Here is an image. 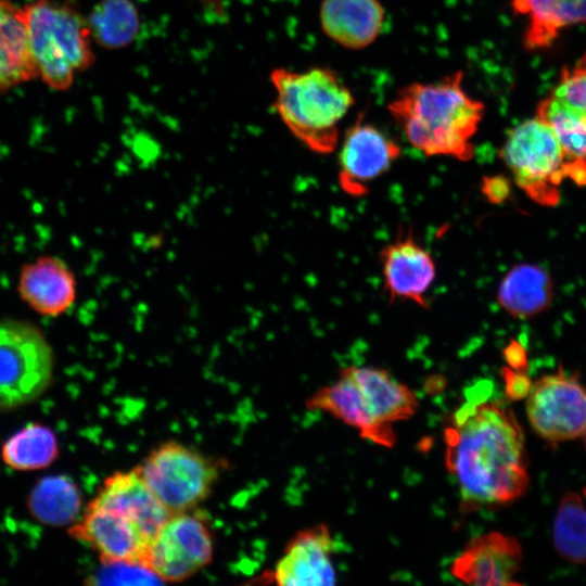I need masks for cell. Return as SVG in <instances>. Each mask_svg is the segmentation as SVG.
<instances>
[{
  "mask_svg": "<svg viewBox=\"0 0 586 586\" xmlns=\"http://www.w3.org/2000/svg\"><path fill=\"white\" fill-rule=\"evenodd\" d=\"M446 467L455 476L464 513L514 502L530 477L523 430L499 400L469 399L445 431Z\"/></svg>",
  "mask_w": 586,
  "mask_h": 586,
  "instance_id": "cell-1",
  "label": "cell"
},
{
  "mask_svg": "<svg viewBox=\"0 0 586 586\" xmlns=\"http://www.w3.org/2000/svg\"><path fill=\"white\" fill-rule=\"evenodd\" d=\"M387 111L407 141L425 155L469 161L485 105L466 92L463 73L457 71L433 82L402 87Z\"/></svg>",
  "mask_w": 586,
  "mask_h": 586,
  "instance_id": "cell-2",
  "label": "cell"
},
{
  "mask_svg": "<svg viewBox=\"0 0 586 586\" xmlns=\"http://www.w3.org/2000/svg\"><path fill=\"white\" fill-rule=\"evenodd\" d=\"M269 77L273 109L290 132L314 152H333L339 125L355 103L343 79L329 67H276Z\"/></svg>",
  "mask_w": 586,
  "mask_h": 586,
  "instance_id": "cell-3",
  "label": "cell"
},
{
  "mask_svg": "<svg viewBox=\"0 0 586 586\" xmlns=\"http://www.w3.org/2000/svg\"><path fill=\"white\" fill-rule=\"evenodd\" d=\"M38 77L65 91L94 62L87 17L71 0H33L22 5Z\"/></svg>",
  "mask_w": 586,
  "mask_h": 586,
  "instance_id": "cell-4",
  "label": "cell"
},
{
  "mask_svg": "<svg viewBox=\"0 0 586 586\" xmlns=\"http://www.w3.org/2000/svg\"><path fill=\"white\" fill-rule=\"evenodd\" d=\"M226 467L225 459L178 441H166L133 469L173 514L195 509L205 501Z\"/></svg>",
  "mask_w": 586,
  "mask_h": 586,
  "instance_id": "cell-5",
  "label": "cell"
},
{
  "mask_svg": "<svg viewBox=\"0 0 586 586\" xmlns=\"http://www.w3.org/2000/svg\"><path fill=\"white\" fill-rule=\"evenodd\" d=\"M514 182L535 203L551 207L560 202V186L569 160L552 128L534 116L515 126L499 150Z\"/></svg>",
  "mask_w": 586,
  "mask_h": 586,
  "instance_id": "cell-6",
  "label": "cell"
},
{
  "mask_svg": "<svg viewBox=\"0 0 586 586\" xmlns=\"http://www.w3.org/2000/svg\"><path fill=\"white\" fill-rule=\"evenodd\" d=\"M53 349L34 323L0 319V410L9 411L38 399L50 386Z\"/></svg>",
  "mask_w": 586,
  "mask_h": 586,
  "instance_id": "cell-7",
  "label": "cell"
},
{
  "mask_svg": "<svg viewBox=\"0 0 586 586\" xmlns=\"http://www.w3.org/2000/svg\"><path fill=\"white\" fill-rule=\"evenodd\" d=\"M214 557V536L207 517L192 509L177 512L160 527L150 540L143 564L161 582H183Z\"/></svg>",
  "mask_w": 586,
  "mask_h": 586,
  "instance_id": "cell-8",
  "label": "cell"
},
{
  "mask_svg": "<svg viewBox=\"0 0 586 586\" xmlns=\"http://www.w3.org/2000/svg\"><path fill=\"white\" fill-rule=\"evenodd\" d=\"M526 416L534 432L551 446L586 432V386L563 368L532 383Z\"/></svg>",
  "mask_w": 586,
  "mask_h": 586,
  "instance_id": "cell-9",
  "label": "cell"
},
{
  "mask_svg": "<svg viewBox=\"0 0 586 586\" xmlns=\"http://www.w3.org/2000/svg\"><path fill=\"white\" fill-rule=\"evenodd\" d=\"M535 116L558 137L571 169H586V51L559 79L536 107Z\"/></svg>",
  "mask_w": 586,
  "mask_h": 586,
  "instance_id": "cell-10",
  "label": "cell"
},
{
  "mask_svg": "<svg viewBox=\"0 0 586 586\" xmlns=\"http://www.w3.org/2000/svg\"><path fill=\"white\" fill-rule=\"evenodd\" d=\"M399 154L395 141L359 116L345 131L340 149L341 188L349 195L366 194L369 183L387 171Z\"/></svg>",
  "mask_w": 586,
  "mask_h": 586,
  "instance_id": "cell-11",
  "label": "cell"
},
{
  "mask_svg": "<svg viewBox=\"0 0 586 586\" xmlns=\"http://www.w3.org/2000/svg\"><path fill=\"white\" fill-rule=\"evenodd\" d=\"M74 539L88 545L101 563H142L149 545L138 525L120 512L89 501L79 519L68 528Z\"/></svg>",
  "mask_w": 586,
  "mask_h": 586,
  "instance_id": "cell-12",
  "label": "cell"
},
{
  "mask_svg": "<svg viewBox=\"0 0 586 586\" xmlns=\"http://www.w3.org/2000/svg\"><path fill=\"white\" fill-rule=\"evenodd\" d=\"M333 540L324 524L297 532L271 571L262 575L266 583L281 586H322L335 584L331 560Z\"/></svg>",
  "mask_w": 586,
  "mask_h": 586,
  "instance_id": "cell-13",
  "label": "cell"
},
{
  "mask_svg": "<svg viewBox=\"0 0 586 586\" xmlns=\"http://www.w3.org/2000/svg\"><path fill=\"white\" fill-rule=\"evenodd\" d=\"M523 560L519 540L500 532L473 537L455 558L450 572L457 579L476 586L520 585L514 581Z\"/></svg>",
  "mask_w": 586,
  "mask_h": 586,
  "instance_id": "cell-14",
  "label": "cell"
},
{
  "mask_svg": "<svg viewBox=\"0 0 586 586\" xmlns=\"http://www.w3.org/2000/svg\"><path fill=\"white\" fill-rule=\"evenodd\" d=\"M384 291L391 303L411 301L429 308L424 294L436 268L432 256L408 233L385 245L380 253Z\"/></svg>",
  "mask_w": 586,
  "mask_h": 586,
  "instance_id": "cell-15",
  "label": "cell"
},
{
  "mask_svg": "<svg viewBox=\"0 0 586 586\" xmlns=\"http://www.w3.org/2000/svg\"><path fill=\"white\" fill-rule=\"evenodd\" d=\"M17 292L35 313L58 317L75 303L77 281L69 266L54 255H41L21 268Z\"/></svg>",
  "mask_w": 586,
  "mask_h": 586,
  "instance_id": "cell-16",
  "label": "cell"
},
{
  "mask_svg": "<svg viewBox=\"0 0 586 586\" xmlns=\"http://www.w3.org/2000/svg\"><path fill=\"white\" fill-rule=\"evenodd\" d=\"M90 502L116 510L129 518L149 543L171 514L146 487L135 469L109 475Z\"/></svg>",
  "mask_w": 586,
  "mask_h": 586,
  "instance_id": "cell-17",
  "label": "cell"
},
{
  "mask_svg": "<svg viewBox=\"0 0 586 586\" xmlns=\"http://www.w3.org/2000/svg\"><path fill=\"white\" fill-rule=\"evenodd\" d=\"M319 20L331 40L345 49L359 50L380 36L385 11L379 0H322Z\"/></svg>",
  "mask_w": 586,
  "mask_h": 586,
  "instance_id": "cell-18",
  "label": "cell"
},
{
  "mask_svg": "<svg viewBox=\"0 0 586 586\" xmlns=\"http://www.w3.org/2000/svg\"><path fill=\"white\" fill-rule=\"evenodd\" d=\"M310 410L331 413L356 428L360 436L384 447H393L396 435L392 425L382 424L369 412L356 384L343 372L336 382L320 387L305 402Z\"/></svg>",
  "mask_w": 586,
  "mask_h": 586,
  "instance_id": "cell-19",
  "label": "cell"
},
{
  "mask_svg": "<svg viewBox=\"0 0 586 586\" xmlns=\"http://www.w3.org/2000/svg\"><path fill=\"white\" fill-rule=\"evenodd\" d=\"M341 372L356 384L369 412L380 423L392 425L415 415L419 404L416 394L386 370L348 366Z\"/></svg>",
  "mask_w": 586,
  "mask_h": 586,
  "instance_id": "cell-20",
  "label": "cell"
},
{
  "mask_svg": "<svg viewBox=\"0 0 586 586\" xmlns=\"http://www.w3.org/2000/svg\"><path fill=\"white\" fill-rule=\"evenodd\" d=\"M512 12L526 18L523 47L550 48L562 30L586 23V0H511Z\"/></svg>",
  "mask_w": 586,
  "mask_h": 586,
  "instance_id": "cell-21",
  "label": "cell"
},
{
  "mask_svg": "<svg viewBox=\"0 0 586 586\" xmlns=\"http://www.w3.org/2000/svg\"><path fill=\"white\" fill-rule=\"evenodd\" d=\"M553 300V281L539 265L513 266L501 280L497 301L511 317L530 319L547 310Z\"/></svg>",
  "mask_w": 586,
  "mask_h": 586,
  "instance_id": "cell-22",
  "label": "cell"
},
{
  "mask_svg": "<svg viewBox=\"0 0 586 586\" xmlns=\"http://www.w3.org/2000/svg\"><path fill=\"white\" fill-rule=\"evenodd\" d=\"M38 78L22 7L0 0V94Z\"/></svg>",
  "mask_w": 586,
  "mask_h": 586,
  "instance_id": "cell-23",
  "label": "cell"
},
{
  "mask_svg": "<svg viewBox=\"0 0 586 586\" xmlns=\"http://www.w3.org/2000/svg\"><path fill=\"white\" fill-rule=\"evenodd\" d=\"M30 515L41 524L65 526L80 515L82 496L76 482L66 474L41 477L26 499Z\"/></svg>",
  "mask_w": 586,
  "mask_h": 586,
  "instance_id": "cell-24",
  "label": "cell"
},
{
  "mask_svg": "<svg viewBox=\"0 0 586 586\" xmlns=\"http://www.w3.org/2000/svg\"><path fill=\"white\" fill-rule=\"evenodd\" d=\"M58 437L49 426L31 422L2 445L1 459L11 469L33 471L48 468L59 457Z\"/></svg>",
  "mask_w": 586,
  "mask_h": 586,
  "instance_id": "cell-25",
  "label": "cell"
},
{
  "mask_svg": "<svg viewBox=\"0 0 586 586\" xmlns=\"http://www.w3.org/2000/svg\"><path fill=\"white\" fill-rule=\"evenodd\" d=\"M87 22L92 41L106 49L129 46L140 29L139 12L131 0H101Z\"/></svg>",
  "mask_w": 586,
  "mask_h": 586,
  "instance_id": "cell-26",
  "label": "cell"
},
{
  "mask_svg": "<svg viewBox=\"0 0 586 586\" xmlns=\"http://www.w3.org/2000/svg\"><path fill=\"white\" fill-rule=\"evenodd\" d=\"M552 538L558 555L575 564H586V506L576 492H566L560 499Z\"/></svg>",
  "mask_w": 586,
  "mask_h": 586,
  "instance_id": "cell-27",
  "label": "cell"
},
{
  "mask_svg": "<svg viewBox=\"0 0 586 586\" xmlns=\"http://www.w3.org/2000/svg\"><path fill=\"white\" fill-rule=\"evenodd\" d=\"M93 583H162L144 564L133 562L102 563L101 570L94 574Z\"/></svg>",
  "mask_w": 586,
  "mask_h": 586,
  "instance_id": "cell-28",
  "label": "cell"
},
{
  "mask_svg": "<svg viewBox=\"0 0 586 586\" xmlns=\"http://www.w3.org/2000/svg\"><path fill=\"white\" fill-rule=\"evenodd\" d=\"M501 377L505 384V395L510 400L526 398L530 393L532 381L527 372L515 371L508 366L501 368Z\"/></svg>",
  "mask_w": 586,
  "mask_h": 586,
  "instance_id": "cell-29",
  "label": "cell"
},
{
  "mask_svg": "<svg viewBox=\"0 0 586 586\" xmlns=\"http://www.w3.org/2000/svg\"><path fill=\"white\" fill-rule=\"evenodd\" d=\"M481 191L492 204H501L511 192V181L502 176H485L482 179Z\"/></svg>",
  "mask_w": 586,
  "mask_h": 586,
  "instance_id": "cell-30",
  "label": "cell"
},
{
  "mask_svg": "<svg viewBox=\"0 0 586 586\" xmlns=\"http://www.w3.org/2000/svg\"><path fill=\"white\" fill-rule=\"evenodd\" d=\"M504 358L511 369L527 372L528 362L526 352L519 341L510 340L504 348Z\"/></svg>",
  "mask_w": 586,
  "mask_h": 586,
  "instance_id": "cell-31",
  "label": "cell"
},
{
  "mask_svg": "<svg viewBox=\"0 0 586 586\" xmlns=\"http://www.w3.org/2000/svg\"><path fill=\"white\" fill-rule=\"evenodd\" d=\"M444 386V379L442 377L430 378L426 381V388L432 387L434 392L436 388L442 390Z\"/></svg>",
  "mask_w": 586,
  "mask_h": 586,
  "instance_id": "cell-32",
  "label": "cell"
},
{
  "mask_svg": "<svg viewBox=\"0 0 586 586\" xmlns=\"http://www.w3.org/2000/svg\"><path fill=\"white\" fill-rule=\"evenodd\" d=\"M582 437H584V444H585V447H586V432L584 433V435Z\"/></svg>",
  "mask_w": 586,
  "mask_h": 586,
  "instance_id": "cell-33",
  "label": "cell"
}]
</instances>
